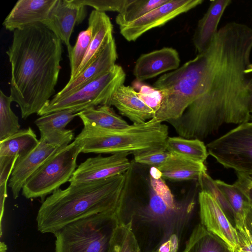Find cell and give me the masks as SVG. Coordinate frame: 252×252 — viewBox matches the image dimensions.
Returning <instances> with one entry per match:
<instances>
[{"mask_svg":"<svg viewBox=\"0 0 252 252\" xmlns=\"http://www.w3.org/2000/svg\"><path fill=\"white\" fill-rule=\"evenodd\" d=\"M180 59L174 48L164 47L141 55L136 62L133 75L141 82L179 67Z\"/></svg>","mask_w":252,"mask_h":252,"instance_id":"obj_16","label":"cell"},{"mask_svg":"<svg viewBox=\"0 0 252 252\" xmlns=\"http://www.w3.org/2000/svg\"><path fill=\"white\" fill-rule=\"evenodd\" d=\"M169 155L167 150H159L139 154L134 156L136 163L148 165L151 167H158L166 159Z\"/></svg>","mask_w":252,"mask_h":252,"instance_id":"obj_34","label":"cell"},{"mask_svg":"<svg viewBox=\"0 0 252 252\" xmlns=\"http://www.w3.org/2000/svg\"><path fill=\"white\" fill-rule=\"evenodd\" d=\"M157 168L163 179L173 182L197 180L207 171L204 163L172 152H169L165 160Z\"/></svg>","mask_w":252,"mask_h":252,"instance_id":"obj_22","label":"cell"},{"mask_svg":"<svg viewBox=\"0 0 252 252\" xmlns=\"http://www.w3.org/2000/svg\"><path fill=\"white\" fill-rule=\"evenodd\" d=\"M7 247L4 242L0 243V252H6Z\"/></svg>","mask_w":252,"mask_h":252,"instance_id":"obj_39","label":"cell"},{"mask_svg":"<svg viewBox=\"0 0 252 252\" xmlns=\"http://www.w3.org/2000/svg\"><path fill=\"white\" fill-rule=\"evenodd\" d=\"M80 112L77 109H66L37 118L34 123L40 131V139L60 147L71 143L74 138L73 132L65 127Z\"/></svg>","mask_w":252,"mask_h":252,"instance_id":"obj_15","label":"cell"},{"mask_svg":"<svg viewBox=\"0 0 252 252\" xmlns=\"http://www.w3.org/2000/svg\"><path fill=\"white\" fill-rule=\"evenodd\" d=\"M88 25L91 26L93 29L92 38L86 54L73 79L81 74L95 60L104 47L114 38L113 25L105 12L92 10L88 19Z\"/></svg>","mask_w":252,"mask_h":252,"instance_id":"obj_20","label":"cell"},{"mask_svg":"<svg viewBox=\"0 0 252 252\" xmlns=\"http://www.w3.org/2000/svg\"><path fill=\"white\" fill-rule=\"evenodd\" d=\"M203 1L202 0H169L134 21L119 27L120 33L126 40L135 41L149 30L163 26Z\"/></svg>","mask_w":252,"mask_h":252,"instance_id":"obj_10","label":"cell"},{"mask_svg":"<svg viewBox=\"0 0 252 252\" xmlns=\"http://www.w3.org/2000/svg\"><path fill=\"white\" fill-rule=\"evenodd\" d=\"M206 147L208 155L223 167L252 178V121L240 124Z\"/></svg>","mask_w":252,"mask_h":252,"instance_id":"obj_9","label":"cell"},{"mask_svg":"<svg viewBox=\"0 0 252 252\" xmlns=\"http://www.w3.org/2000/svg\"><path fill=\"white\" fill-rule=\"evenodd\" d=\"M210 56L197 99L179 118L168 122L180 137L203 139L224 124L249 122L252 112V29L230 22L209 46Z\"/></svg>","mask_w":252,"mask_h":252,"instance_id":"obj_1","label":"cell"},{"mask_svg":"<svg viewBox=\"0 0 252 252\" xmlns=\"http://www.w3.org/2000/svg\"><path fill=\"white\" fill-rule=\"evenodd\" d=\"M168 0H128L121 12L117 15L116 22L119 27L127 25Z\"/></svg>","mask_w":252,"mask_h":252,"instance_id":"obj_28","label":"cell"},{"mask_svg":"<svg viewBox=\"0 0 252 252\" xmlns=\"http://www.w3.org/2000/svg\"><path fill=\"white\" fill-rule=\"evenodd\" d=\"M168 127L154 118L140 124L118 129H106L84 125L74 139L82 153L133 156L152 151L166 150Z\"/></svg>","mask_w":252,"mask_h":252,"instance_id":"obj_5","label":"cell"},{"mask_svg":"<svg viewBox=\"0 0 252 252\" xmlns=\"http://www.w3.org/2000/svg\"></svg>","mask_w":252,"mask_h":252,"instance_id":"obj_44","label":"cell"},{"mask_svg":"<svg viewBox=\"0 0 252 252\" xmlns=\"http://www.w3.org/2000/svg\"><path fill=\"white\" fill-rule=\"evenodd\" d=\"M39 142L35 133L30 127L20 129L0 141V157L22 158L32 151Z\"/></svg>","mask_w":252,"mask_h":252,"instance_id":"obj_24","label":"cell"},{"mask_svg":"<svg viewBox=\"0 0 252 252\" xmlns=\"http://www.w3.org/2000/svg\"><path fill=\"white\" fill-rule=\"evenodd\" d=\"M60 147L39 139L38 145L25 157L17 159L8 184L17 199L28 178Z\"/></svg>","mask_w":252,"mask_h":252,"instance_id":"obj_14","label":"cell"},{"mask_svg":"<svg viewBox=\"0 0 252 252\" xmlns=\"http://www.w3.org/2000/svg\"><path fill=\"white\" fill-rule=\"evenodd\" d=\"M251 120H252V114H251Z\"/></svg>","mask_w":252,"mask_h":252,"instance_id":"obj_42","label":"cell"},{"mask_svg":"<svg viewBox=\"0 0 252 252\" xmlns=\"http://www.w3.org/2000/svg\"><path fill=\"white\" fill-rule=\"evenodd\" d=\"M198 202L200 223L223 240L232 252L237 251L238 238L236 229L214 198L200 191Z\"/></svg>","mask_w":252,"mask_h":252,"instance_id":"obj_12","label":"cell"},{"mask_svg":"<svg viewBox=\"0 0 252 252\" xmlns=\"http://www.w3.org/2000/svg\"><path fill=\"white\" fill-rule=\"evenodd\" d=\"M13 100L0 91V141L19 131V118L11 108Z\"/></svg>","mask_w":252,"mask_h":252,"instance_id":"obj_30","label":"cell"},{"mask_svg":"<svg viewBox=\"0 0 252 252\" xmlns=\"http://www.w3.org/2000/svg\"><path fill=\"white\" fill-rule=\"evenodd\" d=\"M229 250L223 240L199 223L192 229L182 252H227Z\"/></svg>","mask_w":252,"mask_h":252,"instance_id":"obj_23","label":"cell"},{"mask_svg":"<svg viewBox=\"0 0 252 252\" xmlns=\"http://www.w3.org/2000/svg\"><path fill=\"white\" fill-rule=\"evenodd\" d=\"M56 0H19L5 19L3 25L13 32L48 18Z\"/></svg>","mask_w":252,"mask_h":252,"instance_id":"obj_17","label":"cell"},{"mask_svg":"<svg viewBox=\"0 0 252 252\" xmlns=\"http://www.w3.org/2000/svg\"><path fill=\"white\" fill-rule=\"evenodd\" d=\"M166 150L194 161L204 163L208 155L206 146L198 139H187L180 136L169 137Z\"/></svg>","mask_w":252,"mask_h":252,"instance_id":"obj_27","label":"cell"},{"mask_svg":"<svg viewBox=\"0 0 252 252\" xmlns=\"http://www.w3.org/2000/svg\"><path fill=\"white\" fill-rule=\"evenodd\" d=\"M139 97L155 112L158 110L161 98L160 91L155 88L147 85L140 86L139 91L137 92Z\"/></svg>","mask_w":252,"mask_h":252,"instance_id":"obj_35","label":"cell"},{"mask_svg":"<svg viewBox=\"0 0 252 252\" xmlns=\"http://www.w3.org/2000/svg\"><path fill=\"white\" fill-rule=\"evenodd\" d=\"M110 106H115L132 124L144 123L155 116L154 111L139 97L137 92L133 87L124 84L114 94Z\"/></svg>","mask_w":252,"mask_h":252,"instance_id":"obj_19","label":"cell"},{"mask_svg":"<svg viewBox=\"0 0 252 252\" xmlns=\"http://www.w3.org/2000/svg\"><path fill=\"white\" fill-rule=\"evenodd\" d=\"M82 148L74 140L51 156L25 182L22 194L27 199L40 198L42 202L47 195L68 182L77 168V159Z\"/></svg>","mask_w":252,"mask_h":252,"instance_id":"obj_7","label":"cell"},{"mask_svg":"<svg viewBox=\"0 0 252 252\" xmlns=\"http://www.w3.org/2000/svg\"><path fill=\"white\" fill-rule=\"evenodd\" d=\"M244 225L252 235V204L251 203L245 217Z\"/></svg>","mask_w":252,"mask_h":252,"instance_id":"obj_37","label":"cell"},{"mask_svg":"<svg viewBox=\"0 0 252 252\" xmlns=\"http://www.w3.org/2000/svg\"><path fill=\"white\" fill-rule=\"evenodd\" d=\"M125 79L123 68L116 64L109 71L73 92L50 100L37 115L41 116L66 109H77L82 111L97 106H110L112 97L124 84Z\"/></svg>","mask_w":252,"mask_h":252,"instance_id":"obj_8","label":"cell"},{"mask_svg":"<svg viewBox=\"0 0 252 252\" xmlns=\"http://www.w3.org/2000/svg\"><path fill=\"white\" fill-rule=\"evenodd\" d=\"M117 59L116 45L113 38L104 47L95 60L78 77L68 81L53 99H58L71 93L109 71L116 64Z\"/></svg>","mask_w":252,"mask_h":252,"instance_id":"obj_18","label":"cell"},{"mask_svg":"<svg viewBox=\"0 0 252 252\" xmlns=\"http://www.w3.org/2000/svg\"><path fill=\"white\" fill-rule=\"evenodd\" d=\"M242 190L247 195L249 201L252 204V187L248 188L247 186L243 187Z\"/></svg>","mask_w":252,"mask_h":252,"instance_id":"obj_38","label":"cell"},{"mask_svg":"<svg viewBox=\"0 0 252 252\" xmlns=\"http://www.w3.org/2000/svg\"><path fill=\"white\" fill-rule=\"evenodd\" d=\"M144 198L122 197L116 212L118 223L128 224L141 252H182L192 219L193 198H165L151 187Z\"/></svg>","mask_w":252,"mask_h":252,"instance_id":"obj_3","label":"cell"},{"mask_svg":"<svg viewBox=\"0 0 252 252\" xmlns=\"http://www.w3.org/2000/svg\"><path fill=\"white\" fill-rule=\"evenodd\" d=\"M92 36V27L88 25L86 30L79 33L75 44L68 52L70 67V76L68 81H72L75 78L88 50Z\"/></svg>","mask_w":252,"mask_h":252,"instance_id":"obj_31","label":"cell"},{"mask_svg":"<svg viewBox=\"0 0 252 252\" xmlns=\"http://www.w3.org/2000/svg\"><path fill=\"white\" fill-rule=\"evenodd\" d=\"M132 167L126 173L95 182L59 189L42 202L36 216L37 230L53 233L94 215L116 212L129 188Z\"/></svg>","mask_w":252,"mask_h":252,"instance_id":"obj_4","label":"cell"},{"mask_svg":"<svg viewBox=\"0 0 252 252\" xmlns=\"http://www.w3.org/2000/svg\"><path fill=\"white\" fill-rule=\"evenodd\" d=\"M78 2L84 6H90L94 10L105 12L116 11L121 12L128 0H77Z\"/></svg>","mask_w":252,"mask_h":252,"instance_id":"obj_33","label":"cell"},{"mask_svg":"<svg viewBox=\"0 0 252 252\" xmlns=\"http://www.w3.org/2000/svg\"><path fill=\"white\" fill-rule=\"evenodd\" d=\"M201 191L212 195L222 209L231 223L235 226L233 211L227 199L217 186L215 180L209 175L207 171L202 172L197 179Z\"/></svg>","mask_w":252,"mask_h":252,"instance_id":"obj_32","label":"cell"},{"mask_svg":"<svg viewBox=\"0 0 252 252\" xmlns=\"http://www.w3.org/2000/svg\"><path fill=\"white\" fill-rule=\"evenodd\" d=\"M107 252H141L129 223H117Z\"/></svg>","mask_w":252,"mask_h":252,"instance_id":"obj_29","label":"cell"},{"mask_svg":"<svg viewBox=\"0 0 252 252\" xmlns=\"http://www.w3.org/2000/svg\"><path fill=\"white\" fill-rule=\"evenodd\" d=\"M215 182L233 211L235 228L244 226L245 217L251 205L247 195L235 183L230 185L220 180H216Z\"/></svg>","mask_w":252,"mask_h":252,"instance_id":"obj_26","label":"cell"},{"mask_svg":"<svg viewBox=\"0 0 252 252\" xmlns=\"http://www.w3.org/2000/svg\"><path fill=\"white\" fill-rule=\"evenodd\" d=\"M252 187V181H250L248 184V188Z\"/></svg>","mask_w":252,"mask_h":252,"instance_id":"obj_41","label":"cell"},{"mask_svg":"<svg viewBox=\"0 0 252 252\" xmlns=\"http://www.w3.org/2000/svg\"><path fill=\"white\" fill-rule=\"evenodd\" d=\"M78 116L84 125L102 129H118L127 127L130 125L108 105L88 108L80 112Z\"/></svg>","mask_w":252,"mask_h":252,"instance_id":"obj_25","label":"cell"},{"mask_svg":"<svg viewBox=\"0 0 252 252\" xmlns=\"http://www.w3.org/2000/svg\"><path fill=\"white\" fill-rule=\"evenodd\" d=\"M238 238L237 252H252V235L244 225L236 228Z\"/></svg>","mask_w":252,"mask_h":252,"instance_id":"obj_36","label":"cell"},{"mask_svg":"<svg viewBox=\"0 0 252 252\" xmlns=\"http://www.w3.org/2000/svg\"><path fill=\"white\" fill-rule=\"evenodd\" d=\"M116 212L100 213L70 223L54 234L56 252H107L117 225Z\"/></svg>","mask_w":252,"mask_h":252,"instance_id":"obj_6","label":"cell"},{"mask_svg":"<svg viewBox=\"0 0 252 252\" xmlns=\"http://www.w3.org/2000/svg\"><path fill=\"white\" fill-rule=\"evenodd\" d=\"M85 7L77 0H56L47 19L42 23L64 43L68 52L72 48L70 38L75 26L86 16Z\"/></svg>","mask_w":252,"mask_h":252,"instance_id":"obj_13","label":"cell"},{"mask_svg":"<svg viewBox=\"0 0 252 252\" xmlns=\"http://www.w3.org/2000/svg\"><path fill=\"white\" fill-rule=\"evenodd\" d=\"M13 32L6 52L11 68L10 95L25 120L38 114L55 93L61 69L62 41L42 23Z\"/></svg>","mask_w":252,"mask_h":252,"instance_id":"obj_2","label":"cell"},{"mask_svg":"<svg viewBox=\"0 0 252 252\" xmlns=\"http://www.w3.org/2000/svg\"><path fill=\"white\" fill-rule=\"evenodd\" d=\"M128 155L118 153L89 158L78 166L68 182L71 184L90 183L125 173L132 167Z\"/></svg>","mask_w":252,"mask_h":252,"instance_id":"obj_11","label":"cell"},{"mask_svg":"<svg viewBox=\"0 0 252 252\" xmlns=\"http://www.w3.org/2000/svg\"><path fill=\"white\" fill-rule=\"evenodd\" d=\"M246 73H252V63L249 65L247 69L246 70Z\"/></svg>","mask_w":252,"mask_h":252,"instance_id":"obj_40","label":"cell"},{"mask_svg":"<svg viewBox=\"0 0 252 252\" xmlns=\"http://www.w3.org/2000/svg\"><path fill=\"white\" fill-rule=\"evenodd\" d=\"M227 252H232L231 250H229Z\"/></svg>","mask_w":252,"mask_h":252,"instance_id":"obj_43","label":"cell"},{"mask_svg":"<svg viewBox=\"0 0 252 252\" xmlns=\"http://www.w3.org/2000/svg\"><path fill=\"white\" fill-rule=\"evenodd\" d=\"M231 0H211L203 17L198 21L193 41L198 54L205 51L217 33L222 15Z\"/></svg>","mask_w":252,"mask_h":252,"instance_id":"obj_21","label":"cell"}]
</instances>
